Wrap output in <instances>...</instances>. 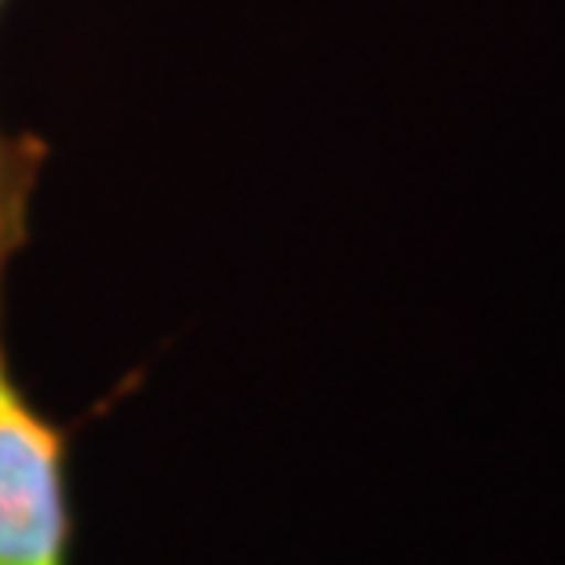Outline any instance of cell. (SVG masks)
<instances>
[{
	"instance_id": "1",
	"label": "cell",
	"mask_w": 565,
	"mask_h": 565,
	"mask_svg": "<svg viewBox=\"0 0 565 565\" xmlns=\"http://www.w3.org/2000/svg\"><path fill=\"white\" fill-rule=\"evenodd\" d=\"M30 234H0V565H77L74 427L22 383L8 351V270Z\"/></svg>"
},
{
	"instance_id": "2",
	"label": "cell",
	"mask_w": 565,
	"mask_h": 565,
	"mask_svg": "<svg viewBox=\"0 0 565 565\" xmlns=\"http://www.w3.org/2000/svg\"><path fill=\"white\" fill-rule=\"evenodd\" d=\"M11 0H0V15ZM44 142L33 136H4L0 131V231L30 226V198L44 164Z\"/></svg>"
}]
</instances>
